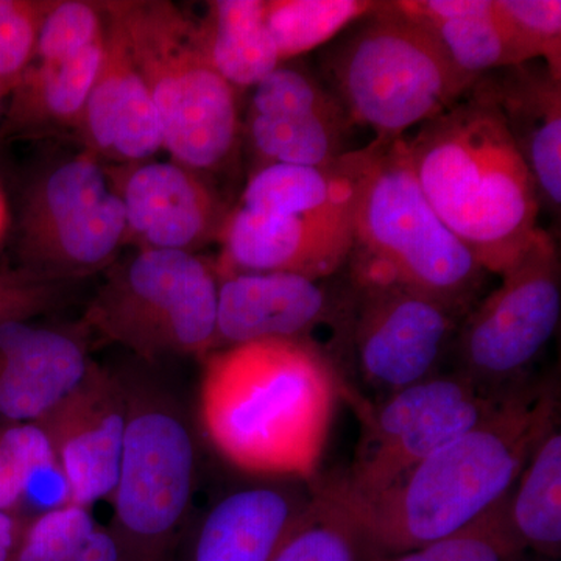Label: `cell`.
I'll return each mask as SVG.
<instances>
[{
	"label": "cell",
	"instance_id": "6da1fadb",
	"mask_svg": "<svg viewBox=\"0 0 561 561\" xmlns=\"http://www.w3.org/2000/svg\"><path fill=\"white\" fill-rule=\"evenodd\" d=\"M559 383L529 381L490 416L443 446L376 496L343 500L362 545L411 552L451 535L511 494L540 443L559 423Z\"/></svg>",
	"mask_w": 561,
	"mask_h": 561
},
{
	"label": "cell",
	"instance_id": "7a4b0ae2",
	"mask_svg": "<svg viewBox=\"0 0 561 561\" xmlns=\"http://www.w3.org/2000/svg\"><path fill=\"white\" fill-rule=\"evenodd\" d=\"M335 390V367L316 342L217 350L203 370L202 423L217 451L241 470L312 481Z\"/></svg>",
	"mask_w": 561,
	"mask_h": 561
},
{
	"label": "cell",
	"instance_id": "3957f363",
	"mask_svg": "<svg viewBox=\"0 0 561 561\" xmlns=\"http://www.w3.org/2000/svg\"><path fill=\"white\" fill-rule=\"evenodd\" d=\"M413 172L438 217L483 271L504 275L540 230L529 169L481 84L404 136Z\"/></svg>",
	"mask_w": 561,
	"mask_h": 561
},
{
	"label": "cell",
	"instance_id": "277c9868",
	"mask_svg": "<svg viewBox=\"0 0 561 561\" xmlns=\"http://www.w3.org/2000/svg\"><path fill=\"white\" fill-rule=\"evenodd\" d=\"M345 158L354 181L351 283L393 284L467 316L486 272L432 208L404 138L373 140Z\"/></svg>",
	"mask_w": 561,
	"mask_h": 561
},
{
	"label": "cell",
	"instance_id": "5b68a950",
	"mask_svg": "<svg viewBox=\"0 0 561 561\" xmlns=\"http://www.w3.org/2000/svg\"><path fill=\"white\" fill-rule=\"evenodd\" d=\"M319 76L353 127L370 128L375 142L404 138L472 87L434 36L393 2H378L331 41Z\"/></svg>",
	"mask_w": 561,
	"mask_h": 561
},
{
	"label": "cell",
	"instance_id": "8992f818",
	"mask_svg": "<svg viewBox=\"0 0 561 561\" xmlns=\"http://www.w3.org/2000/svg\"><path fill=\"white\" fill-rule=\"evenodd\" d=\"M160 121L164 149L191 171L219 172L241 135L238 90L210 65L198 21L172 2H105Z\"/></svg>",
	"mask_w": 561,
	"mask_h": 561
},
{
	"label": "cell",
	"instance_id": "52a82bcc",
	"mask_svg": "<svg viewBox=\"0 0 561 561\" xmlns=\"http://www.w3.org/2000/svg\"><path fill=\"white\" fill-rule=\"evenodd\" d=\"M127 434L108 527L121 561H176L197 453L179 402L150 379H124Z\"/></svg>",
	"mask_w": 561,
	"mask_h": 561
},
{
	"label": "cell",
	"instance_id": "ba28073f",
	"mask_svg": "<svg viewBox=\"0 0 561 561\" xmlns=\"http://www.w3.org/2000/svg\"><path fill=\"white\" fill-rule=\"evenodd\" d=\"M219 276L195 253L138 250L108 273L87 323L140 359L216 350Z\"/></svg>",
	"mask_w": 561,
	"mask_h": 561
},
{
	"label": "cell",
	"instance_id": "9c48e42d",
	"mask_svg": "<svg viewBox=\"0 0 561 561\" xmlns=\"http://www.w3.org/2000/svg\"><path fill=\"white\" fill-rule=\"evenodd\" d=\"M500 287L476 302L460 321L453 350L456 373L489 394L529 382V370L556 335L561 313L557 243L538 230Z\"/></svg>",
	"mask_w": 561,
	"mask_h": 561
},
{
	"label": "cell",
	"instance_id": "30bf717a",
	"mask_svg": "<svg viewBox=\"0 0 561 561\" xmlns=\"http://www.w3.org/2000/svg\"><path fill=\"white\" fill-rule=\"evenodd\" d=\"M20 231L25 260L47 275L113 264L127 219L111 171L88 150L49 169L27 192Z\"/></svg>",
	"mask_w": 561,
	"mask_h": 561
},
{
	"label": "cell",
	"instance_id": "8fae6325",
	"mask_svg": "<svg viewBox=\"0 0 561 561\" xmlns=\"http://www.w3.org/2000/svg\"><path fill=\"white\" fill-rule=\"evenodd\" d=\"M463 317L393 284H354L346 334L357 373L378 401L438 375ZM376 401V402H378Z\"/></svg>",
	"mask_w": 561,
	"mask_h": 561
},
{
	"label": "cell",
	"instance_id": "7c38bea8",
	"mask_svg": "<svg viewBox=\"0 0 561 561\" xmlns=\"http://www.w3.org/2000/svg\"><path fill=\"white\" fill-rule=\"evenodd\" d=\"M353 128L319 73L286 62L253 88L247 135L262 165L328 168L346 150Z\"/></svg>",
	"mask_w": 561,
	"mask_h": 561
},
{
	"label": "cell",
	"instance_id": "4fadbf2b",
	"mask_svg": "<svg viewBox=\"0 0 561 561\" xmlns=\"http://www.w3.org/2000/svg\"><path fill=\"white\" fill-rule=\"evenodd\" d=\"M219 278L238 273H294L330 278L353 250V208L328 213H260L238 205L228 210L217 239Z\"/></svg>",
	"mask_w": 561,
	"mask_h": 561
},
{
	"label": "cell",
	"instance_id": "5bb4252c",
	"mask_svg": "<svg viewBox=\"0 0 561 561\" xmlns=\"http://www.w3.org/2000/svg\"><path fill=\"white\" fill-rule=\"evenodd\" d=\"M128 401L124 379L91 365L83 381L38 421L49 435L70 490V504L111 497L119 478Z\"/></svg>",
	"mask_w": 561,
	"mask_h": 561
},
{
	"label": "cell",
	"instance_id": "9a60e30c",
	"mask_svg": "<svg viewBox=\"0 0 561 561\" xmlns=\"http://www.w3.org/2000/svg\"><path fill=\"white\" fill-rule=\"evenodd\" d=\"M113 179L127 219L125 242L195 253L219 239L228 209L202 173L175 161L147 162Z\"/></svg>",
	"mask_w": 561,
	"mask_h": 561
},
{
	"label": "cell",
	"instance_id": "2e32d148",
	"mask_svg": "<svg viewBox=\"0 0 561 561\" xmlns=\"http://www.w3.org/2000/svg\"><path fill=\"white\" fill-rule=\"evenodd\" d=\"M348 291L294 273H238L219 278L216 348L262 341H309L324 323L345 321Z\"/></svg>",
	"mask_w": 561,
	"mask_h": 561
},
{
	"label": "cell",
	"instance_id": "e0dca14e",
	"mask_svg": "<svg viewBox=\"0 0 561 561\" xmlns=\"http://www.w3.org/2000/svg\"><path fill=\"white\" fill-rule=\"evenodd\" d=\"M79 334L0 311V424L38 423L90 371Z\"/></svg>",
	"mask_w": 561,
	"mask_h": 561
},
{
	"label": "cell",
	"instance_id": "ac0fdd59",
	"mask_svg": "<svg viewBox=\"0 0 561 561\" xmlns=\"http://www.w3.org/2000/svg\"><path fill=\"white\" fill-rule=\"evenodd\" d=\"M316 500L311 481L232 491L206 513L183 561H272Z\"/></svg>",
	"mask_w": 561,
	"mask_h": 561
},
{
	"label": "cell",
	"instance_id": "d6986e66",
	"mask_svg": "<svg viewBox=\"0 0 561 561\" xmlns=\"http://www.w3.org/2000/svg\"><path fill=\"white\" fill-rule=\"evenodd\" d=\"M105 9V3H103ZM79 130L95 158L136 164L164 149L160 121L116 21L105 9L103 60Z\"/></svg>",
	"mask_w": 561,
	"mask_h": 561
},
{
	"label": "cell",
	"instance_id": "ffe728a7",
	"mask_svg": "<svg viewBox=\"0 0 561 561\" xmlns=\"http://www.w3.org/2000/svg\"><path fill=\"white\" fill-rule=\"evenodd\" d=\"M537 186L541 208L560 214L561 77L545 61L491 70L478 80Z\"/></svg>",
	"mask_w": 561,
	"mask_h": 561
},
{
	"label": "cell",
	"instance_id": "44dd1931",
	"mask_svg": "<svg viewBox=\"0 0 561 561\" xmlns=\"http://www.w3.org/2000/svg\"><path fill=\"white\" fill-rule=\"evenodd\" d=\"M508 393L511 391L504 394L472 391L459 400L438 405L413 421L393 440L370 451L356 453L350 471L343 478L320 482V485L343 500L376 496L443 446L481 424L500 408Z\"/></svg>",
	"mask_w": 561,
	"mask_h": 561
},
{
	"label": "cell",
	"instance_id": "7402d4cb",
	"mask_svg": "<svg viewBox=\"0 0 561 561\" xmlns=\"http://www.w3.org/2000/svg\"><path fill=\"white\" fill-rule=\"evenodd\" d=\"M470 83L491 70L523 65L494 9V0H397Z\"/></svg>",
	"mask_w": 561,
	"mask_h": 561
},
{
	"label": "cell",
	"instance_id": "603a6c76",
	"mask_svg": "<svg viewBox=\"0 0 561 561\" xmlns=\"http://www.w3.org/2000/svg\"><path fill=\"white\" fill-rule=\"evenodd\" d=\"M103 47L105 36L66 60L33 61L10 94L13 95L7 114L10 131L43 124L79 128L84 106L101 70Z\"/></svg>",
	"mask_w": 561,
	"mask_h": 561
},
{
	"label": "cell",
	"instance_id": "cb8c5ba5",
	"mask_svg": "<svg viewBox=\"0 0 561 561\" xmlns=\"http://www.w3.org/2000/svg\"><path fill=\"white\" fill-rule=\"evenodd\" d=\"M198 21L203 50L236 90L254 88L280 65L264 22V0H216Z\"/></svg>",
	"mask_w": 561,
	"mask_h": 561
},
{
	"label": "cell",
	"instance_id": "d4e9b609",
	"mask_svg": "<svg viewBox=\"0 0 561 561\" xmlns=\"http://www.w3.org/2000/svg\"><path fill=\"white\" fill-rule=\"evenodd\" d=\"M354 181L345 154L328 168L265 164L242 192L243 208L273 214L328 213L353 208Z\"/></svg>",
	"mask_w": 561,
	"mask_h": 561
},
{
	"label": "cell",
	"instance_id": "484cf974",
	"mask_svg": "<svg viewBox=\"0 0 561 561\" xmlns=\"http://www.w3.org/2000/svg\"><path fill=\"white\" fill-rule=\"evenodd\" d=\"M561 435L549 432L519 476L508 501V516L516 537L527 551L548 559L561 553Z\"/></svg>",
	"mask_w": 561,
	"mask_h": 561
},
{
	"label": "cell",
	"instance_id": "4316f807",
	"mask_svg": "<svg viewBox=\"0 0 561 561\" xmlns=\"http://www.w3.org/2000/svg\"><path fill=\"white\" fill-rule=\"evenodd\" d=\"M376 5L370 0H264V22L283 65L328 46Z\"/></svg>",
	"mask_w": 561,
	"mask_h": 561
},
{
	"label": "cell",
	"instance_id": "83f0119b",
	"mask_svg": "<svg viewBox=\"0 0 561 561\" xmlns=\"http://www.w3.org/2000/svg\"><path fill=\"white\" fill-rule=\"evenodd\" d=\"M512 494V493H511ZM511 494L474 522L423 548L387 561H519L529 552L516 537L508 516Z\"/></svg>",
	"mask_w": 561,
	"mask_h": 561
},
{
	"label": "cell",
	"instance_id": "f1b7e54d",
	"mask_svg": "<svg viewBox=\"0 0 561 561\" xmlns=\"http://www.w3.org/2000/svg\"><path fill=\"white\" fill-rule=\"evenodd\" d=\"M317 486V500L305 522L272 561H359L362 538L350 513Z\"/></svg>",
	"mask_w": 561,
	"mask_h": 561
},
{
	"label": "cell",
	"instance_id": "f546056e",
	"mask_svg": "<svg viewBox=\"0 0 561 561\" xmlns=\"http://www.w3.org/2000/svg\"><path fill=\"white\" fill-rule=\"evenodd\" d=\"M494 9L522 61H545L561 77L560 0H494Z\"/></svg>",
	"mask_w": 561,
	"mask_h": 561
},
{
	"label": "cell",
	"instance_id": "4dcf8cb0",
	"mask_svg": "<svg viewBox=\"0 0 561 561\" xmlns=\"http://www.w3.org/2000/svg\"><path fill=\"white\" fill-rule=\"evenodd\" d=\"M98 523L88 507L68 504L22 524L10 561H70Z\"/></svg>",
	"mask_w": 561,
	"mask_h": 561
},
{
	"label": "cell",
	"instance_id": "1f68e13d",
	"mask_svg": "<svg viewBox=\"0 0 561 561\" xmlns=\"http://www.w3.org/2000/svg\"><path fill=\"white\" fill-rule=\"evenodd\" d=\"M105 36L103 3L83 0L49 2L41 22L35 60L57 62L80 54Z\"/></svg>",
	"mask_w": 561,
	"mask_h": 561
},
{
	"label": "cell",
	"instance_id": "d6a6232c",
	"mask_svg": "<svg viewBox=\"0 0 561 561\" xmlns=\"http://www.w3.org/2000/svg\"><path fill=\"white\" fill-rule=\"evenodd\" d=\"M49 2L0 0V94L10 95L36 55L41 22Z\"/></svg>",
	"mask_w": 561,
	"mask_h": 561
},
{
	"label": "cell",
	"instance_id": "836d02e7",
	"mask_svg": "<svg viewBox=\"0 0 561 561\" xmlns=\"http://www.w3.org/2000/svg\"><path fill=\"white\" fill-rule=\"evenodd\" d=\"M70 561H121V552L113 534L98 524Z\"/></svg>",
	"mask_w": 561,
	"mask_h": 561
},
{
	"label": "cell",
	"instance_id": "e575fe53",
	"mask_svg": "<svg viewBox=\"0 0 561 561\" xmlns=\"http://www.w3.org/2000/svg\"><path fill=\"white\" fill-rule=\"evenodd\" d=\"M22 496L20 471L0 453V512L18 518Z\"/></svg>",
	"mask_w": 561,
	"mask_h": 561
},
{
	"label": "cell",
	"instance_id": "d590c367",
	"mask_svg": "<svg viewBox=\"0 0 561 561\" xmlns=\"http://www.w3.org/2000/svg\"><path fill=\"white\" fill-rule=\"evenodd\" d=\"M22 524L20 519L0 512V561H10L20 540Z\"/></svg>",
	"mask_w": 561,
	"mask_h": 561
},
{
	"label": "cell",
	"instance_id": "8d00e7d4",
	"mask_svg": "<svg viewBox=\"0 0 561 561\" xmlns=\"http://www.w3.org/2000/svg\"><path fill=\"white\" fill-rule=\"evenodd\" d=\"M10 210L9 203H7L5 194L0 190V243L5 238L7 230H9Z\"/></svg>",
	"mask_w": 561,
	"mask_h": 561
},
{
	"label": "cell",
	"instance_id": "74e56055",
	"mask_svg": "<svg viewBox=\"0 0 561 561\" xmlns=\"http://www.w3.org/2000/svg\"><path fill=\"white\" fill-rule=\"evenodd\" d=\"M3 95L0 94V117H2V113H3Z\"/></svg>",
	"mask_w": 561,
	"mask_h": 561
},
{
	"label": "cell",
	"instance_id": "f35d334b",
	"mask_svg": "<svg viewBox=\"0 0 561 561\" xmlns=\"http://www.w3.org/2000/svg\"><path fill=\"white\" fill-rule=\"evenodd\" d=\"M519 561H531V560H527V557H524V559H522Z\"/></svg>",
	"mask_w": 561,
	"mask_h": 561
}]
</instances>
